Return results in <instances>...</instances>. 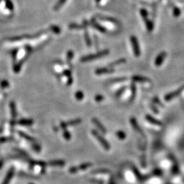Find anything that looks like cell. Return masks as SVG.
Returning a JSON list of instances; mask_svg holds the SVG:
<instances>
[{"instance_id":"35","label":"cell","mask_w":184,"mask_h":184,"mask_svg":"<svg viewBox=\"0 0 184 184\" xmlns=\"http://www.w3.org/2000/svg\"><path fill=\"white\" fill-rule=\"evenodd\" d=\"M72 81H73V78L72 77H69V79L68 80V83H67V85H70L72 83Z\"/></svg>"},{"instance_id":"15","label":"cell","mask_w":184,"mask_h":184,"mask_svg":"<svg viewBox=\"0 0 184 184\" xmlns=\"http://www.w3.org/2000/svg\"><path fill=\"white\" fill-rule=\"evenodd\" d=\"M92 25H93V27L95 29H96V30H98L99 31H100V32L102 33H105L106 31V28H104V27L100 25V24H98V23H96V22H92Z\"/></svg>"},{"instance_id":"28","label":"cell","mask_w":184,"mask_h":184,"mask_svg":"<svg viewBox=\"0 0 184 184\" xmlns=\"http://www.w3.org/2000/svg\"><path fill=\"white\" fill-rule=\"evenodd\" d=\"M6 7H7L9 10H12L14 8V6H13L12 2L10 1V0H6Z\"/></svg>"},{"instance_id":"11","label":"cell","mask_w":184,"mask_h":184,"mask_svg":"<svg viewBox=\"0 0 184 184\" xmlns=\"http://www.w3.org/2000/svg\"><path fill=\"white\" fill-rule=\"evenodd\" d=\"M132 80L134 82H139V83H147L149 82L150 80L148 78L144 77H141V76H134L132 77Z\"/></svg>"},{"instance_id":"24","label":"cell","mask_w":184,"mask_h":184,"mask_svg":"<svg viewBox=\"0 0 184 184\" xmlns=\"http://www.w3.org/2000/svg\"><path fill=\"white\" fill-rule=\"evenodd\" d=\"M85 42H86L87 45L88 46H91V41L90 38H89V33L87 31H85Z\"/></svg>"},{"instance_id":"8","label":"cell","mask_w":184,"mask_h":184,"mask_svg":"<svg viewBox=\"0 0 184 184\" xmlns=\"http://www.w3.org/2000/svg\"><path fill=\"white\" fill-rule=\"evenodd\" d=\"M92 122H93L94 124L96 125V127H97L100 130V131L102 132V133L106 134V132H107L106 129L105 128V127H104V125H103L102 123H101V122L98 120V119L93 118L92 119Z\"/></svg>"},{"instance_id":"34","label":"cell","mask_w":184,"mask_h":184,"mask_svg":"<svg viewBox=\"0 0 184 184\" xmlns=\"http://www.w3.org/2000/svg\"><path fill=\"white\" fill-rule=\"evenodd\" d=\"M64 75L67 76V77H68V78L71 77V72L68 70H64Z\"/></svg>"},{"instance_id":"3","label":"cell","mask_w":184,"mask_h":184,"mask_svg":"<svg viewBox=\"0 0 184 184\" xmlns=\"http://www.w3.org/2000/svg\"><path fill=\"white\" fill-rule=\"evenodd\" d=\"M130 42L133 49V52L135 57H138L141 55V49L139 46V42L137 38L134 35H132L130 37Z\"/></svg>"},{"instance_id":"39","label":"cell","mask_w":184,"mask_h":184,"mask_svg":"<svg viewBox=\"0 0 184 184\" xmlns=\"http://www.w3.org/2000/svg\"><path fill=\"white\" fill-rule=\"evenodd\" d=\"M31 184H33V183H31Z\"/></svg>"},{"instance_id":"5","label":"cell","mask_w":184,"mask_h":184,"mask_svg":"<svg viewBox=\"0 0 184 184\" xmlns=\"http://www.w3.org/2000/svg\"><path fill=\"white\" fill-rule=\"evenodd\" d=\"M82 120L80 119H75V120L68 121V122H63L60 123V126L62 129H66L67 127L68 126H73V125H76L79 124L81 123Z\"/></svg>"},{"instance_id":"20","label":"cell","mask_w":184,"mask_h":184,"mask_svg":"<svg viewBox=\"0 0 184 184\" xmlns=\"http://www.w3.org/2000/svg\"><path fill=\"white\" fill-rule=\"evenodd\" d=\"M19 134L22 136V137L25 138L26 140L30 141V142L35 143V139H33L31 136L28 135V134H26L25 133H23V132H19Z\"/></svg>"},{"instance_id":"1","label":"cell","mask_w":184,"mask_h":184,"mask_svg":"<svg viewBox=\"0 0 184 184\" xmlns=\"http://www.w3.org/2000/svg\"><path fill=\"white\" fill-rule=\"evenodd\" d=\"M109 53V51L108 50H104L100 52H98L96 54H91V55H89L87 56H84L83 57L81 58L80 61L81 62H91L93 61L94 59H98V58L102 57L104 56L107 55Z\"/></svg>"},{"instance_id":"22","label":"cell","mask_w":184,"mask_h":184,"mask_svg":"<svg viewBox=\"0 0 184 184\" xmlns=\"http://www.w3.org/2000/svg\"><path fill=\"white\" fill-rule=\"evenodd\" d=\"M50 29L53 33H56V34H59V33H61V30H60V28L58 26L51 25L50 27Z\"/></svg>"},{"instance_id":"38","label":"cell","mask_w":184,"mask_h":184,"mask_svg":"<svg viewBox=\"0 0 184 184\" xmlns=\"http://www.w3.org/2000/svg\"><path fill=\"white\" fill-rule=\"evenodd\" d=\"M101 1H102V0H96V1H97L98 3H100V2H101Z\"/></svg>"},{"instance_id":"10","label":"cell","mask_w":184,"mask_h":184,"mask_svg":"<svg viewBox=\"0 0 184 184\" xmlns=\"http://www.w3.org/2000/svg\"><path fill=\"white\" fill-rule=\"evenodd\" d=\"M130 122H131V124L132 125V127H133V128L135 130L136 132H138V133L141 134H143V132L142 131V130H141V127H139L138 123L136 121L135 119H134V118H131Z\"/></svg>"},{"instance_id":"32","label":"cell","mask_w":184,"mask_h":184,"mask_svg":"<svg viewBox=\"0 0 184 184\" xmlns=\"http://www.w3.org/2000/svg\"><path fill=\"white\" fill-rule=\"evenodd\" d=\"M33 149H34L35 151H37V152H39V151H40V150H41L40 146L39 145L36 144L35 143H34V144L33 145Z\"/></svg>"},{"instance_id":"23","label":"cell","mask_w":184,"mask_h":184,"mask_svg":"<svg viewBox=\"0 0 184 184\" xmlns=\"http://www.w3.org/2000/svg\"><path fill=\"white\" fill-rule=\"evenodd\" d=\"M140 14H141V17H142V18L144 20L148 19V14H148V12L145 10V9H144V8L141 9Z\"/></svg>"},{"instance_id":"13","label":"cell","mask_w":184,"mask_h":184,"mask_svg":"<svg viewBox=\"0 0 184 184\" xmlns=\"http://www.w3.org/2000/svg\"><path fill=\"white\" fill-rule=\"evenodd\" d=\"M146 28H147V30L148 31H153L154 28V24L153 22H152L151 20H149V19H147L144 20Z\"/></svg>"},{"instance_id":"31","label":"cell","mask_w":184,"mask_h":184,"mask_svg":"<svg viewBox=\"0 0 184 184\" xmlns=\"http://www.w3.org/2000/svg\"><path fill=\"white\" fill-rule=\"evenodd\" d=\"M132 98L131 99H134V96H135V94H136V86H135V84L134 83H132Z\"/></svg>"},{"instance_id":"17","label":"cell","mask_w":184,"mask_h":184,"mask_svg":"<svg viewBox=\"0 0 184 184\" xmlns=\"http://www.w3.org/2000/svg\"><path fill=\"white\" fill-rule=\"evenodd\" d=\"M19 123L23 125H31L33 123V121L32 120H21Z\"/></svg>"},{"instance_id":"2","label":"cell","mask_w":184,"mask_h":184,"mask_svg":"<svg viewBox=\"0 0 184 184\" xmlns=\"http://www.w3.org/2000/svg\"><path fill=\"white\" fill-rule=\"evenodd\" d=\"M91 134H93L94 137H95L98 141H99V143H100L101 145L104 147V149H106V150L110 149L111 147H110L109 143H108V141L104 137H103L101 134H100L99 132H97L96 130H92Z\"/></svg>"},{"instance_id":"36","label":"cell","mask_w":184,"mask_h":184,"mask_svg":"<svg viewBox=\"0 0 184 184\" xmlns=\"http://www.w3.org/2000/svg\"><path fill=\"white\" fill-rule=\"evenodd\" d=\"M124 89H125V88H123L122 89H120V91H119L117 92V94H116V96H120V94H121V93H122V92L123 91V90H124Z\"/></svg>"},{"instance_id":"33","label":"cell","mask_w":184,"mask_h":184,"mask_svg":"<svg viewBox=\"0 0 184 184\" xmlns=\"http://www.w3.org/2000/svg\"><path fill=\"white\" fill-rule=\"evenodd\" d=\"M109 172L108 170L102 169V170H96L93 171V173H100V172Z\"/></svg>"},{"instance_id":"27","label":"cell","mask_w":184,"mask_h":184,"mask_svg":"<svg viewBox=\"0 0 184 184\" xmlns=\"http://www.w3.org/2000/svg\"><path fill=\"white\" fill-rule=\"evenodd\" d=\"M94 99H95V100L97 102H102V100H104V97L102 95H101V94H98V95H96L95 96Z\"/></svg>"},{"instance_id":"7","label":"cell","mask_w":184,"mask_h":184,"mask_svg":"<svg viewBox=\"0 0 184 184\" xmlns=\"http://www.w3.org/2000/svg\"><path fill=\"white\" fill-rule=\"evenodd\" d=\"M167 54L166 52H161L160 53L158 54V55L157 56L156 59H155V65L157 67H160L162 63L164 61V59L167 57Z\"/></svg>"},{"instance_id":"14","label":"cell","mask_w":184,"mask_h":184,"mask_svg":"<svg viewBox=\"0 0 184 184\" xmlns=\"http://www.w3.org/2000/svg\"><path fill=\"white\" fill-rule=\"evenodd\" d=\"M65 164L66 163L64 160H53L49 162V165L53 167H64Z\"/></svg>"},{"instance_id":"37","label":"cell","mask_w":184,"mask_h":184,"mask_svg":"<svg viewBox=\"0 0 184 184\" xmlns=\"http://www.w3.org/2000/svg\"><path fill=\"white\" fill-rule=\"evenodd\" d=\"M12 114L14 115H15V108H14V103H12Z\"/></svg>"},{"instance_id":"19","label":"cell","mask_w":184,"mask_h":184,"mask_svg":"<svg viewBox=\"0 0 184 184\" xmlns=\"http://www.w3.org/2000/svg\"><path fill=\"white\" fill-rule=\"evenodd\" d=\"M66 1L67 0H59V1H57V3L55 4V7H54V10H59V9L61 8L65 3H66Z\"/></svg>"},{"instance_id":"26","label":"cell","mask_w":184,"mask_h":184,"mask_svg":"<svg viewBox=\"0 0 184 184\" xmlns=\"http://www.w3.org/2000/svg\"><path fill=\"white\" fill-rule=\"evenodd\" d=\"M63 135H64V138H65V139H66V140H67V141L70 140L71 134L68 130H67L66 129H64V132H63Z\"/></svg>"},{"instance_id":"6","label":"cell","mask_w":184,"mask_h":184,"mask_svg":"<svg viewBox=\"0 0 184 184\" xmlns=\"http://www.w3.org/2000/svg\"><path fill=\"white\" fill-rule=\"evenodd\" d=\"M184 90V85H183L182 87H181V88H179V89H177V91H175L173 92L170 93H168L164 96V100L166 101H170L172 99H174L175 98L177 97L180 95L181 93V92Z\"/></svg>"},{"instance_id":"4","label":"cell","mask_w":184,"mask_h":184,"mask_svg":"<svg viewBox=\"0 0 184 184\" xmlns=\"http://www.w3.org/2000/svg\"><path fill=\"white\" fill-rule=\"evenodd\" d=\"M92 166V164L91 163H84V164H80L79 166H77V167H71L69 171L70 173H76V172H77L78 171H80V170H86L87 169H88V168L91 167Z\"/></svg>"},{"instance_id":"29","label":"cell","mask_w":184,"mask_h":184,"mask_svg":"<svg viewBox=\"0 0 184 184\" xmlns=\"http://www.w3.org/2000/svg\"><path fill=\"white\" fill-rule=\"evenodd\" d=\"M74 57V53L73 51H69L68 53H67V60H68V62H70L71 61L72 59V58Z\"/></svg>"},{"instance_id":"16","label":"cell","mask_w":184,"mask_h":184,"mask_svg":"<svg viewBox=\"0 0 184 184\" xmlns=\"http://www.w3.org/2000/svg\"><path fill=\"white\" fill-rule=\"evenodd\" d=\"M125 62H126V59H125V58H122V59L116 60V61H115L113 63H111V64H110L109 66L110 67H113V66H119V65H120V64H125Z\"/></svg>"},{"instance_id":"9","label":"cell","mask_w":184,"mask_h":184,"mask_svg":"<svg viewBox=\"0 0 184 184\" xmlns=\"http://www.w3.org/2000/svg\"><path fill=\"white\" fill-rule=\"evenodd\" d=\"M114 72V70L113 68H98L96 70V75H103V74H109V73H113Z\"/></svg>"},{"instance_id":"30","label":"cell","mask_w":184,"mask_h":184,"mask_svg":"<svg viewBox=\"0 0 184 184\" xmlns=\"http://www.w3.org/2000/svg\"><path fill=\"white\" fill-rule=\"evenodd\" d=\"M70 29H73V30H80V29H82L83 28L81 26L78 25L77 24H70L69 25Z\"/></svg>"},{"instance_id":"18","label":"cell","mask_w":184,"mask_h":184,"mask_svg":"<svg viewBox=\"0 0 184 184\" xmlns=\"http://www.w3.org/2000/svg\"><path fill=\"white\" fill-rule=\"evenodd\" d=\"M116 136H117V138L120 140H124L126 137V135H125V133L122 130H118L117 132H116Z\"/></svg>"},{"instance_id":"25","label":"cell","mask_w":184,"mask_h":184,"mask_svg":"<svg viewBox=\"0 0 184 184\" xmlns=\"http://www.w3.org/2000/svg\"><path fill=\"white\" fill-rule=\"evenodd\" d=\"M181 10L178 7H174L172 10V14L175 17H179L181 15Z\"/></svg>"},{"instance_id":"12","label":"cell","mask_w":184,"mask_h":184,"mask_svg":"<svg viewBox=\"0 0 184 184\" xmlns=\"http://www.w3.org/2000/svg\"><path fill=\"white\" fill-rule=\"evenodd\" d=\"M146 120H147L149 123H152V124L159 125V126H161V125H162V122H160V121L156 120V119L154 118L153 117H151L150 115L146 116Z\"/></svg>"},{"instance_id":"21","label":"cell","mask_w":184,"mask_h":184,"mask_svg":"<svg viewBox=\"0 0 184 184\" xmlns=\"http://www.w3.org/2000/svg\"><path fill=\"white\" fill-rule=\"evenodd\" d=\"M75 98H76V99H77L78 101L82 100L83 99V98H84L83 92L81 91H78L76 92Z\"/></svg>"}]
</instances>
